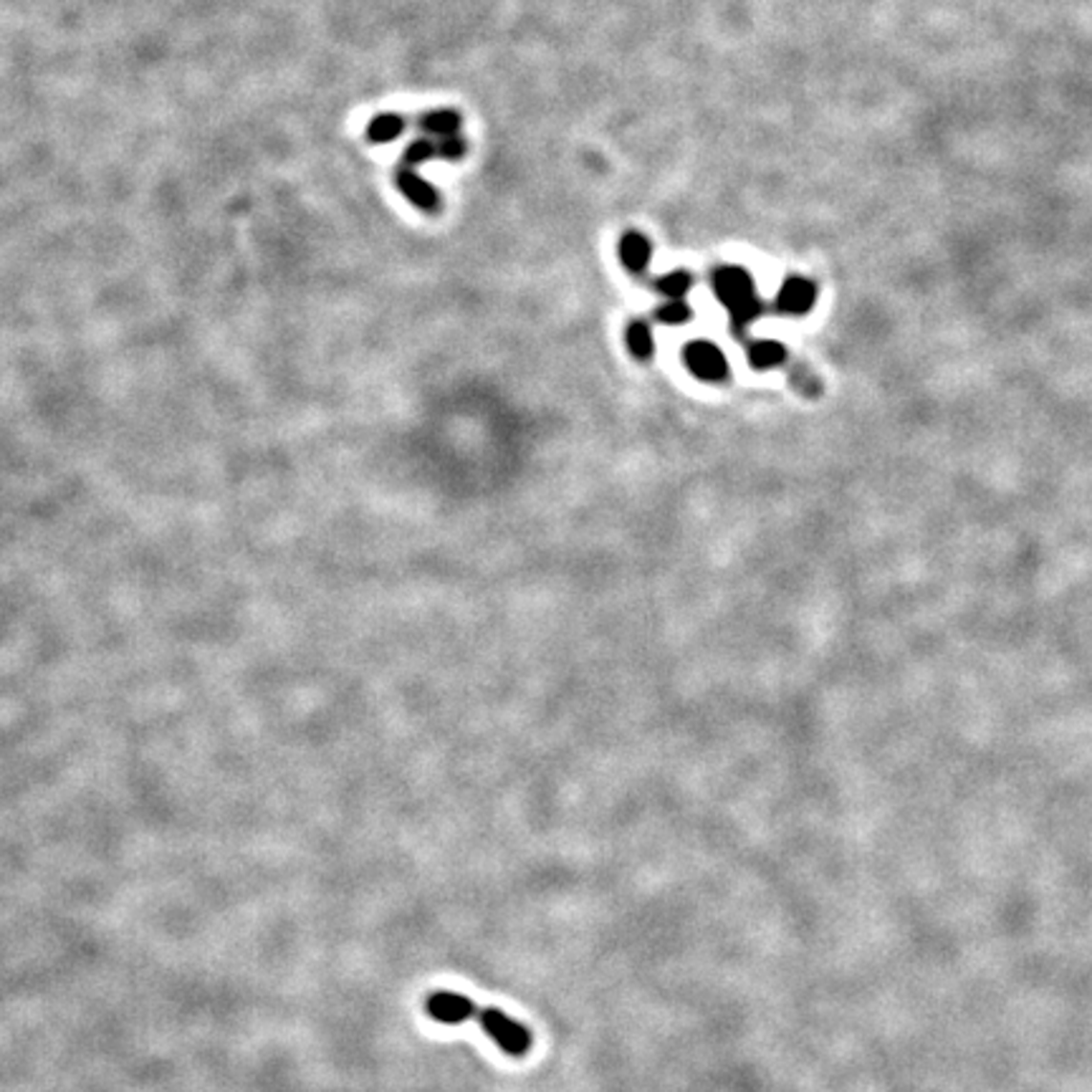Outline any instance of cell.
Instances as JSON below:
<instances>
[{
    "label": "cell",
    "mask_w": 1092,
    "mask_h": 1092,
    "mask_svg": "<svg viewBox=\"0 0 1092 1092\" xmlns=\"http://www.w3.org/2000/svg\"><path fill=\"white\" fill-rule=\"evenodd\" d=\"M713 291L719 301L724 303L731 314L733 324L744 326L762 311V301L756 299L754 279L747 268L741 266H721L713 274Z\"/></svg>",
    "instance_id": "cell-1"
},
{
    "label": "cell",
    "mask_w": 1092,
    "mask_h": 1092,
    "mask_svg": "<svg viewBox=\"0 0 1092 1092\" xmlns=\"http://www.w3.org/2000/svg\"><path fill=\"white\" fill-rule=\"evenodd\" d=\"M476 1022L501 1050L511 1058H524L531 1050V1032L496 1007H479Z\"/></svg>",
    "instance_id": "cell-2"
},
{
    "label": "cell",
    "mask_w": 1092,
    "mask_h": 1092,
    "mask_svg": "<svg viewBox=\"0 0 1092 1092\" xmlns=\"http://www.w3.org/2000/svg\"><path fill=\"white\" fill-rule=\"evenodd\" d=\"M683 357H685V365H688V369H691L696 377H701V380H708V382L726 380L728 362H726V357H724V352H721L719 346L713 345V342L696 339V342H691V345L685 346Z\"/></svg>",
    "instance_id": "cell-3"
},
{
    "label": "cell",
    "mask_w": 1092,
    "mask_h": 1092,
    "mask_svg": "<svg viewBox=\"0 0 1092 1092\" xmlns=\"http://www.w3.org/2000/svg\"><path fill=\"white\" fill-rule=\"evenodd\" d=\"M425 1012L431 1019L440 1024H460V1022H476L479 1014V1004L471 1001L468 996L453 992H433L425 999Z\"/></svg>",
    "instance_id": "cell-4"
},
{
    "label": "cell",
    "mask_w": 1092,
    "mask_h": 1092,
    "mask_svg": "<svg viewBox=\"0 0 1092 1092\" xmlns=\"http://www.w3.org/2000/svg\"><path fill=\"white\" fill-rule=\"evenodd\" d=\"M397 190L410 200V203L420 208L425 212H437L440 211V192L433 188L423 175H417L415 169L402 167L395 175Z\"/></svg>",
    "instance_id": "cell-5"
},
{
    "label": "cell",
    "mask_w": 1092,
    "mask_h": 1092,
    "mask_svg": "<svg viewBox=\"0 0 1092 1092\" xmlns=\"http://www.w3.org/2000/svg\"><path fill=\"white\" fill-rule=\"evenodd\" d=\"M814 301H817V286H814L810 279H802V276H790V279L782 283L779 297H776V306H779V311H784V314H794V317L812 311Z\"/></svg>",
    "instance_id": "cell-6"
},
{
    "label": "cell",
    "mask_w": 1092,
    "mask_h": 1092,
    "mask_svg": "<svg viewBox=\"0 0 1092 1092\" xmlns=\"http://www.w3.org/2000/svg\"><path fill=\"white\" fill-rule=\"evenodd\" d=\"M617 254H620L622 266L628 268V271H633V274H642V271L650 266V258H653V243H650L648 235H642L640 231H628L622 233Z\"/></svg>",
    "instance_id": "cell-7"
},
{
    "label": "cell",
    "mask_w": 1092,
    "mask_h": 1092,
    "mask_svg": "<svg viewBox=\"0 0 1092 1092\" xmlns=\"http://www.w3.org/2000/svg\"><path fill=\"white\" fill-rule=\"evenodd\" d=\"M405 129H408V120L402 114L380 112L369 120L365 134L372 145H388V142H395Z\"/></svg>",
    "instance_id": "cell-8"
},
{
    "label": "cell",
    "mask_w": 1092,
    "mask_h": 1092,
    "mask_svg": "<svg viewBox=\"0 0 1092 1092\" xmlns=\"http://www.w3.org/2000/svg\"><path fill=\"white\" fill-rule=\"evenodd\" d=\"M460 122H463V117H460V112H456V109H431V112L420 114V120H417V127L423 129L428 137H448V134H458L460 129Z\"/></svg>",
    "instance_id": "cell-9"
},
{
    "label": "cell",
    "mask_w": 1092,
    "mask_h": 1092,
    "mask_svg": "<svg viewBox=\"0 0 1092 1092\" xmlns=\"http://www.w3.org/2000/svg\"><path fill=\"white\" fill-rule=\"evenodd\" d=\"M748 360L756 369H771L787 360V349L776 339H756L748 345Z\"/></svg>",
    "instance_id": "cell-10"
},
{
    "label": "cell",
    "mask_w": 1092,
    "mask_h": 1092,
    "mask_svg": "<svg viewBox=\"0 0 1092 1092\" xmlns=\"http://www.w3.org/2000/svg\"><path fill=\"white\" fill-rule=\"evenodd\" d=\"M433 157H437V142L425 134V137H417V140H412L405 147V152H402V167L417 169L420 165L431 163Z\"/></svg>",
    "instance_id": "cell-11"
},
{
    "label": "cell",
    "mask_w": 1092,
    "mask_h": 1092,
    "mask_svg": "<svg viewBox=\"0 0 1092 1092\" xmlns=\"http://www.w3.org/2000/svg\"><path fill=\"white\" fill-rule=\"evenodd\" d=\"M625 342H628L630 352L640 360H648L656 352V339H653V331L645 322H633L625 331Z\"/></svg>",
    "instance_id": "cell-12"
},
{
    "label": "cell",
    "mask_w": 1092,
    "mask_h": 1092,
    "mask_svg": "<svg viewBox=\"0 0 1092 1092\" xmlns=\"http://www.w3.org/2000/svg\"><path fill=\"white\" fill-rule=\"evenodd\" d=\"M656 286L662 297H668L670 301H678V299H683L693 289V276L688 271H673L668 276H660Z\"/></svg>",
    "instance_id": "cell-13"
},
{
    "label": "cell",
    "mask_w": 1092,
    "mask_h": 1092,
    "mask_svg": "<svg viewBox=\"0 0 1092 1092\" xmlns=\"http://www.w3.org/2000/svg\"><path fill=\"white\" fill-rule=\"evenodd\" d=\"M691 317H693L691 306H688L683 299H678V301H668L665 306H660V309H657V319H660L662 324H673V326L685 324V322H688Z\"/></svg>",
    "instance_id": "cell-14"
},
{
    "label": "cell",
    "mask_w": 1092,
    "mask_h": 1092,
    "mask_svg": "<svg viewBox=\"0 0 1092 1092\" xmlns=\"http://www.w3.org/2000/svg\"><path fill=\"white\" fill-rule=\"evenodd\" d=\"M437 142V157H443V160H448V163H456V160H460V157L468 152V142L460 137V134H448V137H440Z\"/></svg>",
    "instance_id": "cell-15"
}]
</instances>
